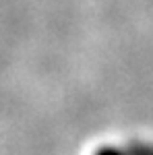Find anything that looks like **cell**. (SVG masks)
Returning a JSON list of instances; mask_svg holds the SVG:
<instances>
[{
	"instance_id": "1",
	"label": "cell",
	"mask_w": 153,
	"mask_h": 155,
	"mask_svg": "<svg viewBox=\"0 0 153 155\" xmlns=\"http://www.w3.org/2000/svg\"><path fill=\"white\" fill-rule=\"evenodd\" d=\"M132 155H153V147H141V145H137V147H132Z\"/></svg>"
},
{
	"instance_id": "2",
	"label": "cell",
	"mask_w": 153,
	"mask_h": 155,
	"mask_svg": "<svg viewBox=\"0 0 153 155\" xmlns=\"http://www.w3.org/2000/svg\"><path fill=\"white\" fill-rule=\"evenodd\" d=\"M99 155H122L120 151H116V149H104Z\"/></svg>"
}]
</instances>
